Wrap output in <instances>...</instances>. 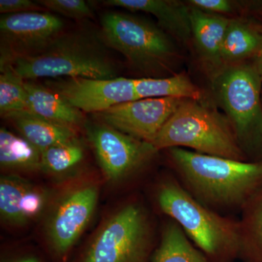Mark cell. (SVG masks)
Instances as JSON below:
<instances>
[{
    "label": "cell",
    "mask_w": 262,
    "mask_h": 262,
    "mask_svg": "<svg viewBox=\"0 0 262 262\" xmlns=\"http://www.w3.org/2000/svg\"><path fill=\"white\" fill-rule=\"evenodd\" d=\"M262 51V31L246 22L230 19L222 48V64H235Z\"/></svg>",
    "instance_id": "cell-18"
},
{
    "label": "cell",
    "mask_w": 262,
    "mask_h": 262,
    "mask_svg": "<svg viewBox=\"0 0 262 262\" xmlns=\"http://www.w3.org/2000/svg\"><path fill=\"white\" fill-rule=\"evenodd\" d=\"M151 262H212L189 242L175 222L164 229L160 246Z\"/></svg>",
    "instance_id": "cell-22"
},
{
    "label": "cell",
    "mask_w": 262,
    "mask_h": 262,
    "mask_svg": "<svg viewBox=\"0 0 262 262\" xmlns=\"http://www.w3.org/2000/svg\"><path fill=\"white\" fill-rule=\"evenodd\" d=\"M189 3L193 8L213 14H229L237 10V4L229 0H191Z\"/></svg>",
    "instance_id": "cell-26"
},
{
    "label": "cell",
    "mask_w": 262,
    "mask_h": 262,
    "mask_svg": "<svg viewBox=\"0 0 262 262\" xmlns=\"http://www.w3.org/2000/svg\"><path fill=\"white\" fill-rule=\"evenodd\" d=\"M213 86L246 158L262 160V79L257 71L248 63L225 66Z\"/></svg>",
    "instance_id": "cell-5"
},
{
    "label": "cell",
    "mask_w": 262,
    "mask_h": 262,
    "mask_svg": "<svg viewBox=\"0 0 262 262\" xmlns=\"http://www.w3.org/2000/svg\"><path fill=\"white\" fill-rule=\"evenodd\" d=\"M136 94L139 98H178L202 101L201 90L185 74L166 78L135 79Z\"/></svg>",
    "instance_id": "cell-21"
},
{
    "label": "cell",
    "mask_w": 262,
    "mask_h": 262,
    "mask_svg": "<svg viewBox=\"0 0 262 262\" xmlns=\"http://www.w3.org/2000/svg\"><path fill=\"white\" fill-rule=\"evenodd\" d=\"M184 98H141L95 114L97 121L139 140L152 144Z\"/></svg>",
    "instance_id": "cell-11"
},
{
    "label": "cell",
    "mask_w": 262,
    "mask_h": 262,
    "mask_svg": "<svg viewBox=\"0 0 262 262\" xmlns=\"http://www.w3.org/2000/svg\"><path fill=\"white\" fill-rule=\"evenodd\" d=\"M46 84L82 113L95 115L116 105L140 99L136 94L135 79L64 77L53 79Z\"/></svg>",
    "instance_id": "cell-12"
},
{
    "label": "cell",
    "mask_w": 262,
    "mask_h": 262,
    "mask_svg": "<svg viewBox=\"0 0 262 262\" xmlns=\"http://www.w3.org/2000/svg\"><path fill=\"white\" fill-rule=\"evenodd\" d=\"M103 5L154 15L159 27L180 42L192 38L191 8L174 0H106Z\"/></svg>",
    "instance_id": "cell-14"
},
{
    "label": "cell",
    "mask_w": 262,
    "mask_h": 262,
    "mask_svg": "<svg viewBox=\"0 0 262 262\" xmlns=\"http://www.w3.org/2000/svg\"><path fill=\"white\" fill-rule=\"evenodd\" d=\"M103 43V39L99 40L84 31L64 32L43 51L8 65L24 80L64 77L116 78V67Z\"/></svg>",
    "instance_id": "cell-2"
},
{
    "label": "cell",
    "mask_w": 262,
    "mask_h": 262,
    "mask_svg": "<svg viewBox=\"0 0 262 262\" xmlns=\"http://www.w3.org/2000/svg\"><path fill=\"white\" fill-rule=\"evenodd\" d=\"M2 262H45L40 256L32 253H18L17 255L7 256Z\"/></svg>",
    "instance_id": "cell-28"
},
{
    "label": "cell",
    "mask_w": 262,
    "mask_h": 262,
    "mask_svg": "<svg viewBox=\"0 0 262 262\" xmlns=\"http://www.w3.org/2000/svg\"><path fill=\"white\" fill-rule=\"evenodd\" d=\"M158 202L163 213L173 219L206 256L218 262L238 256V221L213 211L173 180L160 185Z\"/></svg>",
    "instance_id": "cell-3"
},
{
    "label": "cell",
    "mask_w": 262,
    "mask_h": 262,
    "mask_svg": "<svg viewBox=\"0 0 262 262\" xmlns=\"http://www.w3.org/2000/svg\"><path fill=\"white\" fill-rule=\"evenodd\" d=\"M42 151L23 136L2 127L0 130V165L5 170L34 172L41 170Z\"/></svg>",
    "instance_id": "cell-20"
},
{
    "label": "cell",
    "mask_w": 262,
    "mask_h": 262,
    "mask_svg": "<svg viewBox=\"0 0 262 262\" xmlns=\"http://www.w3.org/2000/svg\"><path fill=\"white\" fill-rule=\"evenodd\" d=\"M51 199L47 189L16 174L1 177L0 215L8 225L22 227L38 220L49 206Z\"/></svg>",
    "instance_id": "cell-13"
},
{
    "label": "cell",
    "mask_w": 262,
    "mask_h": 262,
    "mask_svg": "<svg viewBox=\"0 0 262 262\" xmlns=\"http://www.w3.org/2000/svg\"><path fill=\"white\" fill-rule=\"evenodd\" d=\"M151 144L158 151L187 147L201 154L247 161L227 117L196 100L184 99Z\"/></svg>",
    "instance_id": "cell-4"
},
{
    "label": "cell",
    "mask_w": 262,
    "mask_h": 262,
    "mask_svg": "<svg viewBox=\"0 0 262 262\" xmlns=\"http://www.w3.org/2000/svg\"><path fill=\"white\" fill-rule=\"evenodd\" d=\"M100 23L105 44L146 75H162L171 69L178 58L168 34L148 20L127 13L108 12L101 15Z\"/></svg>",
    "instance_id": "cell-6"
},
{
    "label": "cell",
    "mask_w": 262,
    "mask_h": 262,
    "mask_svg": "<svg viewBox=\"0 0 262 262\" xmlns=\"http://www.w3.org/2000/svg\"><path fill=\"white\" fill-rule=\"evenodd\" d=\"M189 193L206 206L242 208L262 187V160L239 161L168 149Z\"/></svg>",
    "instance_id": "cell-1"
},
{
    "label": "cell",
    "mask_w": 262,
    "mask_h": 262,
    "mask_svg": "<svg viewBox=\"0 0 262 262\" xmlns=\"http://www.w3.org/2000/svg\"><path fill=\"white\" fill-rule=\"evenodd\" d=\"M241 208L239 255L249 262H262V187Z\"/></svg>",
    "instance_id": "cell-19"
},
{
    "label": "cell",
    "mask_w": 262,
    "mask_h": 262,
    "mask_svg": "<svg viewBox=\"0 0 262 262\" xmlns=\"http://www.w3.org/2000/svg\"><path fill=\"white\" fill-rule=\"evenodd\" d=\"M98 194L96 183H82L65 191L53 205L46 227L52 262H68L73 248L92 219Z\"/></svg>",
    "instance_id": "cell-8"
},
{
    "label": "cell",
    "mask_w": 262,
    "mask_h": 262,
    "mask_svg": "<svg viewBox=\"0 0 262 262\" xmlns=\"http://www.w3.org/2000/svg\"><path fill=\"white\" fill-rule=\"evenodd\" d=\"M65 23L48 12L4 14L0 18V67L43 51L65 32Z\"/></svg>",
    "instance_id": "cell-10"
},
{
    "label": "cell",
    "mask_w": 262,
    "mask_h": 262,
    "mask_svg": "<svg viewBox=\"0 0 262 262\" xmlns=\"http://www.w3.org/2000/svg\"><path fill=\"white\" fill-rule=\"evenodd\" d=\"M151 237L147 214L130 203L103 222L75 262H149Z\"/></svg>",
    "instance_id": "cell-7"
},
{
    "label": "cell",
    "mask_w": 262,
    "mask_h": 262,
    "mask_svg": "<svg viewBox=\"0 0 262 262\" xmlns=\"http://www.w3.org/2000/svg\"><path fill=\"white\" fill-rule=\"evenodd\" d=\"M88 138L103 175L116 183L130 177L154 158L158 150L139 140L97 121L85 123Z\"/></svg>",
    "instance_id": "cell-9"
},
{
    "label": "cell",
    "mask_w": 262,
    "mask_h": 262,
    "mask_svg": "<svg viewBox=\"0 0 262 262\" xmlns=\"http://www.w3.org/2000/svg\"><path fill=\"white\" fill-rule=\"evenodd\" d=\"M192 39L203 61L214 67L222 65V46L230 19L223 15L191 8Z\"/></svg>",
    "instance_id": "cell-16"
},
{
    "label": "cell",
    "mask_w": 262,
    "mask_h": 262,
    "mask_svg": "<svg viewBox=\"0 0 262 262\" xmlns=\"http://www.w3.org/2000/svg\"><path fill=\"white\" fill-rule=\"evenodd\" d=\"M44 8L37 2L30 0H1L0 13L2 15L27 12H44Z\"/></svg>",
    "instance_id": "cell-27"
},
{
    "label": "cell",
    "mask_w": 262,
    "mask_h": 262,
    "mask_svg": "<svg viewBox=\"0 0 262 262\" xmlns=\"http://www.w3.org/2000/svg\"><path fill=\"white\" fill-rule=\"evenodd\" d=\"M24 139L40 150L79 139L77 129L46 120L29 112L6 117Z\"/></svg>",
    "instance_id": "cell-17"
},
{
    "label": "cell",
    "mask_w": 262,
    "mask_h": 262,
    "mask_svg": "<svg viewBox=\"0 0 262 262\" xmlns=\"http://www.w3.org/2000/svg\"><path fill=\"white\" fill-rule=\"evenodd\" d=\"M0 115L3 118L28 111L25 80L10 65L0 67Z\"/></svg>",
    "instance_id": "cell-24"
},
{
    "label": "cell",
    "mask_w": 262,
    "mask_h": 262,
    "mask_svg": "<svg viewBox=\"0 0 262 262\" xmlns=\"http://www.w3.org/2000/svg\"><path fill=\"white\" fill-rule=\"evenodd\" d=\"M44 9L75 20L94 18V12L84 0H39Z\"/></svg>",
    "instance_id": "cell-25"
},
{
    "label": "cell",
    "mask_w": 262,
    "mask_h": 262,
    "mask_svg": "<svg viewBox=\"0 0 262 262\" xmlns=\"http://www.w3.org/2000/svg\"><path fill=\"white\" fill-rule=\"evenodd\" d=\"M84 155L83 144L79 139L51 146L42 152L41 170L51 176L64 175L78 167Z\"/></svg>",
    "instance_id": "cell-23"
},
{
    "label": "cell",
    "mask_w": 262,
    "mask_h": 262,
    "mask_svg": "<svg viewBox=\"0 0 262 262\" xmlns=\"http://www.w3.org/2000/svg\"><path fill=\"white\" fill-rule=\"evenodd\" d=\"M253 65L262 79V51L260 52L257 56L254 57V62H253Z\"/></svg>",
    "instance_id": "cell-29"
},
{
    "label": "cell",
    "mask_w": 262,
    "mask_h": 262,
    "mask_svg": "<svg viewBox=\"0 0 262 262\" xmlns=\"http://www.w3.org/2000/svg\"><path fill=\"white\" fill-rule=\"evenodd\" d=\"M25 87L29 113L77 130L85 125L82 112L48 86L25 80Z\"/></svg>",
    "instance_id": "cell-15"
}]
</instances>
